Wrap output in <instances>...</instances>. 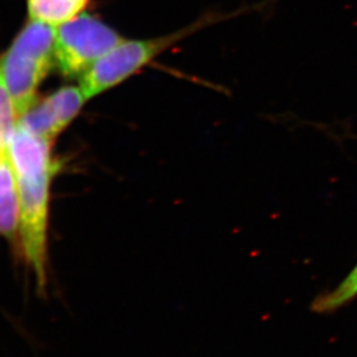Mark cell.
<instances>
[{
  "label": "cell",
  "mask_w": 357,
  "mask_h": 357,
  "mask_svg": "<svg viewBox=\"0 0 357 357\" xmlns=\"http://www.w3.org/2000/svg\"><path fill=\"white\" fill-rule=\"evenodd\" d=\"M255 6L244 7L234 12H209L185 27L158 38L144 40H126L98 59L83 73L80 89L87 100L120 85L143 68L153 62L169 49L215 24L241 17L255 10Z\"/></svg>",
  "instance_id": "obj_1"
},
{
  "label": "cell",
  "mask_w": 357,
  "mask_h": 357,
  "mask_svg": "<svg viewBox=\"0 0 357 357\" xmlns=\"http://www.w3.org/2000/svg\"><path fill=\"white\" fill-rule=\"evenodd\" d=\"M20 199V255L31 268L40 295L48 289V213L50 182L55 173L52 159L13 165Z\"/></svg>",
  "instance_id": "obj_2"
},
{
  "label": "cell",
  "mask_w": 357,
  "mask_h": 357,
  "mask_svg": "<svg viewBox=\"0 0 357 357\" xmlns=\"http://www.w3.org/2000/svg\"><path fill=\"white\" fill-rule=\"evenodd\" d=\"M57 27L29 19L0 62L3 77L17 116L35 102L42 80L55 59Z\"/></svg>",
  "instance_id": "obj_3"
},
{
  "label": "cell",
  "mask_w": 357,
  "mask_h": 357,
  "mask_svg": "<svg viewBox=\"0 0 357 357\" xmlns=\"http://www.w3.org/2000/svg\"><path fill=\"white\" fill-rule=\"evenodd\" d=\"M124 38L103 21L82 13L56 31L55 61L63 76L83 75Z\"/></svg>",
  "instance_id": "obj_4"
},
{
  "label": "cell",
  "mask_w": 357,
  "mask_h": 357,
  "mask_svg": "<svg viewBox=\"0 0 357 357\" xmlns=\"http://www.w3.org/2000/svg\"><path fill=\"white\" fill-rule=\"evenodd\" d=\"M86 98L82 89L66 86L35 102L19 117V126L31 134L54 141L79 113Z\"/></svg>",
  "instance_id": "obj_5"
},
{
  "label": "cell",
  "mask_w": 357,
  "mask_h": 357,
  "mask_svg": "<svg viewBox=\"0 0 357 357\" xmlns=\"http://www.w3.org/2000/svg\"><path fill=\"white\" fill-rule=\"evenodd\" d=\"M20 199L17 174L10 155H0V234L17 243Z\"/></svg>",
  "instance_id": "obj_6"
},
{
  "label": "cell",
  "mask_w": 357,
  "mask_h": 357,
  "mask_svg": "<svg viewBox=\"0 0 357 357\" xmlns=\"http://www.w3.org/2000/svg\"><path fill=\"white\" fill-rule=\"evenodd\" d=\"M87 5L77 0H27L31 20L59 27L84 13Z\"/></svg>",
  "instance_id": "obj_7"
},
{
  "label": "cell",
  "mask_w": 357,
  "mask_h": 357,
  "mask_svg": "<svg viewBox=\"0 0 357 357\" xmlns=\"http://www.w3.org/2000/svg\"><path fill=\"white\" fill-rule=\"evenodd\" d=\"M357 297V265L344 278V281L331 291L324 292L311 303V311L318 314H328L347 305Z\"/></svg>",
  "instance_id": "obj_8"
},
{
  "label": "cell",
  "mask_w": 357,
  "mask_h": 357,
  "mask_svg": "<svg viewBox=\"0 0 357 357\" xmlns=\"http://www.w3.org/2000/svg\"><path fill=\"white\" fill-rule=\"evenodd\" d=\"M17 115L13 100L0 73V155H10V143L17 128L14 126Z\"/></svg>",
  "instance_id": "obj_9"
},
{
  "label": "cell",
  "mask_w": 357,
  "mask_h": 357,
  "mask_svg": "<svg viewBox=\"0 0 357 357\" xmlns=\"http://www.w3.org/2000/svg\"><path fill=\"white\" fill-rule=\"evenodd\" d=\"M77 1H80V3H85V5H89L91 0H77Z\"/></svg>",
  "instance_id": "obj_10"
}]
</instances>
